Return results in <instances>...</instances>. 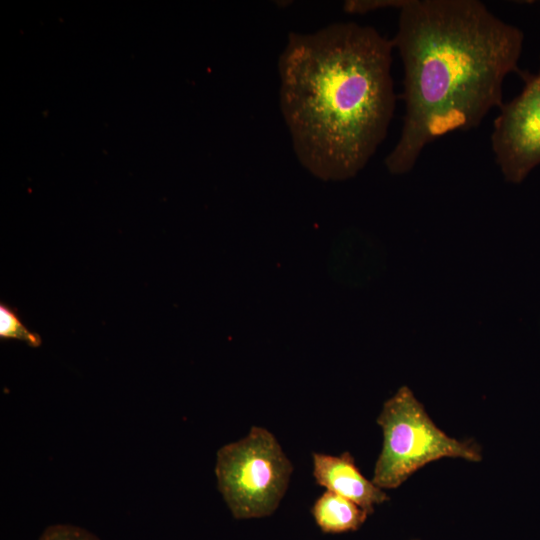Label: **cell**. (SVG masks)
Returning <instances> with one entry per match:
<instances>
[{"mask_svg": "<svg viewBox=\"0 0 540 540\" xmlns=\"http://www.w3.org/2000/svg\"><path fill=\"white\" fill-rule=\"evenodd\" d=\"M293 467L275 436L254 426L217 452L219 490L236 519L271 515L287 489Z\"/></svg>", "mask_w": 540, "mask_h": 540, "instance_id": "obj_4", "label": "cell"}, {"mask_svg": "<svg viewBox=\"0 0 540 540\" xmlns=\"http://www.w3.org/2000/svg\"><path fill=\"white\" fill-rule=\"evenodd\" d=\"M393 50L392 39L355 22L288 35L278 59L280 110L295 156L315 177L356 176L386 138Z\"/></svg>", "mask_w": 540, "mask_h": 540, "instance_id": "obj_2", "label": "cell"}, {"mask_svg": "<svg viewBox=\"0 0 540 540\" xmlns=\"http://www.w3.org/2000/svg\"><path fill=\"white\" fill-rule=\"evenodd\" d=\"M392 39L404 71L401 134L385 158L410 172L424 148L480 125L503 102V83L521 77L524 35L477 0H407Z\"/></svg>", "mask_w": 540, "mask_h": 540, "instance_id": "obj_1", "label": "cell"}, {"mask_svg": "<svg viewBox=\"0 0 540 540\" xmlns=\"http://www.w3.org/2000/svg\"><path fill=\"white\" fill-rule=\"evenodd\" d=\"M0 338L18 339L31 347H39L42 339L39 334L31 332L21 321L16 309L0 303Z\"/></svg>", "mask_w": 540, "mask_h": 540, "instance_id": "obj_8", "label": "cell"}, {"mask_svg": "<svg viewBox=\"0 0 540 540\" xmlns=\"http://www.w3.org/2000/svg\"><path fill=\"white\" fill-rule=\"evenodd\" d=\"M377 423L383 446L372 481L381 489L399 487L418 469L441 458L482 460L481 448L473 441H459L439 429L407 386L384 403Z\"/></svg>", "mask_w": 540, "mask_h": 540, "instance_id": "obj_3", "label": "cell"}, {"mask_svg": "<svg viewBox=\"0 0 540 540\" xmlns=\"http://www.w3.org/2000/svg\"><path fill=\"white\" fill-rule=\"evenodd\" d=\"M407 0H350L344 4L349 14H366L375 10L394 8L400 10Z\"/></svg>", "mask_w": 540, "mask_h": 540, "instance_id": "obj_10", "label": "cell"}, {"mask_svg": "<svg viewBox=\"0 0 540 540\" xmlns=\"http://www.w3.org/2000/svg\"><path fill=\"white\" fill-rule=\"evenodd\" d=\"M415 540H417V539H415Z\"/></svg>", "mask_w": 540, "mask_h": 540, "instance_id": "obj_11", "label": "cell"}, {"mask_svg": "<svg viewBox=\"0 0 540 540\" xmlns=\"http://www.w3.org/2000/svg\"><path fill=\"white\" fill-rule=\"evenodd\" d=\"M312 514L317 525L326 533L357 530L368 516L354 502L328 490L316 500Z\"/></svg>", "mask_w": 540, "mask_h": 540, "instance_id": "obj_7", "label": "cell"}, {"mask_svg": "<svg viewBox=\"0 0 540 540\" xmlns=\"http://www.w3.org/2000/svg\"><path fill=\"white\" fill-rule=\"evenodd\" d=\"M38 540H99V538L79 526L55 524L47 527Z\"/></svg>", "mask_w": 540, "mask_h": 540, "instance_id": "obj_9", "label": "cell"}, {"mask_svg": "<svg viewBox=\"0 0 540 540\" xmlns=\"http://www.w3.org/2000/svg\"><path fill=\"white\" fill-rule=\"evenodd\" d=\"M521 92L499 108L491 148L504 180L520 184L540 165V68L524 71Z\"/></svg>", "mask_w": 540, "mask_h": 540, "instance_id": "obj_5", "label": "cell"}, {"mask_svg": "<svg viewBox=\"0 0 540 540\" xmlns=\"http://www.w3.org/2000/svg\"><path fill=\"white\" fill-rule=\"evenodd\" d=\"M313 475L319 485L349 499L368 514L388 500L380 487L361 474L348 452L338 456L313 454Z\"/></svg>", "mask_w": 540, "mask_h": 540, "instance_id": "obj_6", "label": "cell"}]
</instances>
